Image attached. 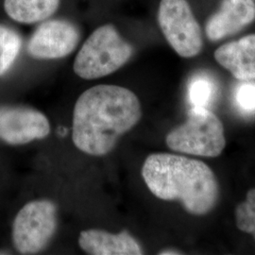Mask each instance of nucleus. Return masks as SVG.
I'll list each match as a JSON object with an SVG mask.
<instances>
[{"label":"nucleus","instance_id":"nucleus-4","mask_svg":"<svg viewBox=\"0 0 255 255\" xmlns=\"http://www.w3.org/2000/svg\"><path fill=\"white\" fill-rule=\"evenodd\" d=\"M166 145L176 152L218 157L226 146L224 127L220 119L210 110L193 107L187 120L166 135Z\"/></svg>","mask_w":255,"mask_h":255},{"label":"nucleus","instance_id":"nucleus-13","mask_svg":"<svg viewBox=\"0 0 255 255\" xmlns=\"http://www.w3.org/2000/svg\"><path fill=\"white\" fill-rule=\"evenodd\" d=\"M216 85L206 75L194 77L188 85V100L193 107L207 108L216 95Z\"/></svg>","mask_w":255,"mask_h":255},{"label":"nucleus","instance_id":"nucleus-7","mask_svg":"<svg viewBox=\"0 0 255 255\" xmlns=\"http://www.w3.org/2000/svg\"><path fill=\"white\" fill-rule=\"evenodd\" d=\"M80 42V31L66 20L55 19L41 24L27 44V52L39 60L61 59L72 53Z\"/></svg>","mask_w":255,"mask_h":255},{"label":"nucleus","instance_id":"nucleus-12","mask_svg":"<svg viewBox=\"0 0 255 255\" xmlns=\"http://www.w3.org/2000/svg\"><path fill=\"white\" fill-rule=\"evenodd\" d=\"M59 4L60 0H5L4 9L16 22L33 24L54 14Z\"/></svg>","mask_w":255,"mask_h":255},{"label":"nucleus","instance_id":"nucleus-2","mask_svg":"<svg viewBox=\"0 0 255 255\" xmlns=\"http://www.w3.org/2000/svg\"><path fill=\"white\" fill-rule=\"evenodd\" d=\"M149 191L163 201H178L192 215L202 216L214 209L219 200V184L203 162L182 155H149L142 167Z\"/></svg>","mask_w":255,"mask_h":255},{"label":"nucleus","instance_id":"nucleus-10","mask_svg":"<svg viewBox=\"0 0 255 255\" xmlns=\"http://www.w3.org/2000/svg\"><path fill=\"white\" fill-rule=\"evenodd\" d=\"M79 244L88 255H143L140 244L127 231L115 235L101 230H86L81 233Z\"/></svg>","mask_w":255,"mask_h":255},{"label":"nucleus","instance_id":"nucleus-18","mask_svg":"<svg viewBox=\"0 0 255 255\" xmlns=\"http://www.w3.org/2000/svg\"><path fill=\"white\" fill-rule=\"evenodd\" d=\"M159 255H182L179 251H175V250H164L162 251Z\"/></svg>","mask_w":255,"mask_h":255},{"label":"nucleus","instance_id":"nucleus-3","mask_svg":"<svg viewBox=\"0 0 255 255\" xmlns=\"http://www.w3.org/2000/svg\"><path fill=\"white\" fill-rule=\"evenodd\" d=\"M133 48L111 24L97 28L82 46L74 62V72L95 80L116 72L127 63Z\"/></svg>","mask_w":255,"mask_h":255},{"label":"nucleus","instance_id":"nucleus-1","mask_svg":"<svg viewBox=\"0 0 255 255\" xmlns=\"http://www.w3.org/2000/svg\"><path fill=\"white\" fill-rule=\"evenodd\" d=\"M141 116V104L133 92L118 85L94 86L82 93L76 102L74 144L86 154H108Z\"/></svg>","mask_w":255,"mask_h":255},{"label":"nucleus","instance_id":"nucleus-11","mask_svg":"<svg viewBox=\"0 0 255 255\" xmlns=\"http://www.w3.org/2000/svg\"><path fill=\"white\" fill-rule=\"evenodd\" d=\"M217 62L240 81H255V34L219 47Z\"/></svg>","mask_w":255,"mask_h":255},{"label":"nucleus","instance_id":"nucleus-5","mask_svg":"<svg viewBox=\"0 0 255 255\" xmlns=\"http://www.w3.org/2000/svg\"><path fill=\"white\" fill-rule=\"evenodd\" d=\"M57 207L52 201L28 202L12 225V241L21 255H35L46 249L57 230Z\"/></svg>","mask_w":255,"mask_h":255},{"label":"nucleus","instance_id":"nucleus-17","mask_svg":"<svg viewBox=\"0 0 255 255\" xmlns=\"http://www.w3.org/2000/svg\"><path fill=\"white\" fill-rule=\"evenodd\" d=\"M21 37L14 30L9 27L0 26V53L11 43L18 40Z\"/></svg>","mask_w":255,"mask_h":255},{"label":"nucleus","instance_id":"nucleus-16","mask_svg":"<svg viewBox=\"0 0 255 255\" xmlns=\"http://www.w3.org/2000/svg\"><path fill=\"white\" fill-rule=\"evenodd\" d=\"M22 46L21 38L11 43L0 53V76L6 73L14 63Z\"/></svg>","mask_w":255,"mask_h":255},{"label":"nucleus","instance_id":"nucleus-15","mask_svg":"<svg viewBox=\"0 0 255 255\" xmlns=\"http://www.w3.org/2000/svg\"><path fill=\"white\" fill-rule=\"evenodd\" d=\"M235 103L242 115H255V82L243 81L235 90Z\"/></svg>","mask_w":255,"mask_h":255},{"label":"nucleus","instance_id":"nucleus-9","mask_svg":"<svg viewBox=\"0 0 255 255\" xmlns=\"http://www.w3.org/2000/svg\"><path fill=\"white\" fill-rule=\"evenodd\" d=\"M255 19L254 0H222L219 10L206 24V35L212 41H219L236 34Z\"/></svg>","mask_w":255,"mask_h":255},{"label":"nucleus","instance_id":"nucleus-6","mask_svg":"<svg viewBox=\"0 0 255 255\" xmlns=\"http://www.w3.org/2000/svg\"><path fill=\"white\" fill-rule=\"evenodd\" d=\"M158 21L166 41L181 57L192 58L201 52V27L186 0H161Z\"/></svg>","mask_w":255,"mask_h":255},{"label":"nucleus","instance_id":"nucleus-14","mask_svg":"<svg viewBox=\"0 0 255 255\" xmlns=\"http://www.w3.org/2000/svg\"><path fill=\"white\" fill-rule=\"evenodd\" d=\"M236 219L238 229L251 234L255 240V189L248 192L246 201L237 205Z\"/></svg>","mask_w":255,"mask_h":255},{"label":"nucleus","instance_id":"nucleus-8","mask_svg":"<svg viewBox=\"0 0 255 255\" xmlns=\"http://www.w3.org/2000/svg\"><path fill=\"white\" fill-rule=\"evenodd\" d=\"M50 124L41 112L28 107H0V139L9 145H25L46 138Z\"/></svg>","mask_w":255,"mask_h":255}]
</instances>
